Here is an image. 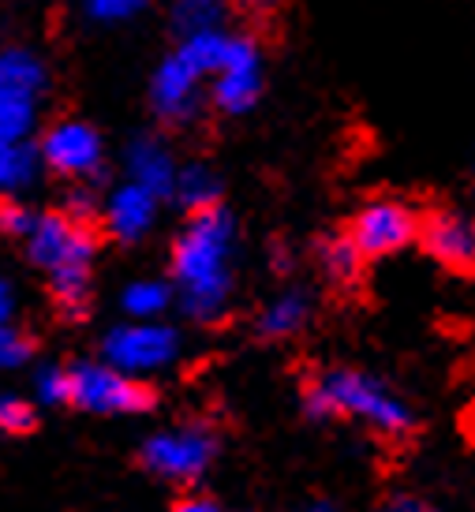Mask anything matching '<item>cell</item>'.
<instances>
[{"mask_svg":"<svg viewBox=\"0 0 475 512\" xmlns=\"http://www.w3.org/2000/svg\"><path fill=\"white\" fill-rule=\"evenodd\" d=\"M232 217L214 206L191 214L173 243V273L180 285V303L195 322H217L229 307L232 292Z\"/></svg>","mask_w":475,"mask_h":512,"instance_id":"6da1fadb","label":"cell"},{"mask_svg":"<svg viewBox=\"0 0 475 512\" xmlns=\"http://www.w3.org/2000/svg\"><path fill=\"white\" fill-rule=\"evenodd\" d=\"M303 412L318 423L352 419L378 438H408L416 430L412 408L386 382L352 367H330L303 385Z\"/></svg>","mask_w":475,"mask_h":512,"instance_id":"7a4b0ae2","label":"cell"},{"mask_svg":"<svg viewBox=\"0 0 475 512\" xmlns=\"http://www.w3.org/2000/svg\"><path fill=\"white\" fill-rule=\"evenodd\" d=\"M23 243L30 262L49 277V292L60 314L83 318L90 307V266L98 251L90 225L68 214H42Z\"/></svg>","mask_w":475,"mask_h":512,"instance_id":"3957f363","label":"cell"},{"mask_svg":"<svg viewBox=\"0 0 475 512\" xmlns=\"http://www.w3.org/2000/svg\"><path fill=\"white\" fill-rule=\"evenodd\" d=\"M68 404L87 415H143L158 404V393L146 378L109 363H75L68 367Z\"/></svg>","mask_w":475,"mask_h":512,"instance_id":"277c9868","label":"cell"},{"mask_svg":"<svg viewBox=\"0 0 475 512\" xmlns=\"http://www.w3.org/2000/svg\"><path fill=\"white\" fill-rule=\"evenodd\" d=\"M217 449H221V441H217L214 427L184 423V427H169L150 434L143 441V449H139V464L154 479L191 486L195 479H202L210 471V464L217 460Z\"/></svg>","mask_w":475,"mask_h":512,"instance_id":"5b68a950","label":"cell"},{"mask_svg":"<svg viewBox=\"0 0 475 512\" xmlns=\"http://www.w3.org/2000/svg\"><path fill=\"white\" fill-rule=\"evenodd\" d=\"M180 352L176 329L161 322H124L105 333L101 341V363L124 370L131 378H146L154 370L169 367Z\"/></svg>","mask_w":475,"mask_h":512,"instance_id":"8992f818","label":"cell"},{"mask_svg":"<svg viewBox=\"0 0 475 512\" xmlns=\"http://www.w3.org/2000/svg\"><path fill=\"white\" fill-rule=\"evenodd\" d=\"M262 94V57L251 38H229L214 75V105L221 113H247Z\"/></svg>","mask_w":475,"mask_h":512,"instance_id":"52a82bcc","label":"cell"},{"mask_svg":"<svg viewBox=\"0 0 475 512\" xmlns=\"http://www.w3.org/2000/svg\"><path fill=\"white\" fill-rule=\"evenodd\" d=\"M412 236H416V217L401 202H367L348 228V240L356 243L363 258L393 255Z\"/></svg>","mask_w":475,"mask_h":512,"instance_id":"ba28073f","label":"cell"},{"mask_svg":"<svg viewBox=\"0 0 475 512\" xmlns=\"http://www.w3.org/2000/svg\"><path fill=\"white\" fill-rule=\"evenodd\" d=\"M42 161L60 176L87 180L101 169V139L98 131L83 120H60L45 131L42 139Z\"/></svg>","mask_w":475,"mask_h":512,"instance_id":"9c48e42d","label":"cell"},{"mask_svg":"<svg viewBox=\"0 0 475 512\" xmlns=\"http://www.w3.org/2000/svg\"><path fill=\"white\" fill-rule=\"evenodd\" d=\"M206 75L191 64L188 57H173L165 60L154 75V86H150V101H154V113L165 120V124H188L191 116L199 113V83Z\"/></svg>","mask_w":475,"mask_h":512,"instance_id":"30bf717a","label":"cell"},{"mask_svg":"<svg viewBox=\"0 0 475 512\" xmlns=\"http://www.w3.org/2000/svg\"><path fill=\"white\" fill-rule=\"evenodd\" d=\"M154 217H158V199L146 187L131 184V180L124 187H116L113 195L105 199V228L120 243L143 240L150 225H154Z\"/></svg>","mask_w":475,"mask_h":512,"instance_id":"8fae6325","label":"cell"},{"mask_svg":"<svg viewBox=\"0 0 475 512\" xmlns=\"http://www.w3.org/2000/svg\"><path fill=\"white\" fill-rule=\"evenodd\" d=\"M423 247L449 270H475V221L461 214H434L423 225Z\"/></svg>","mask_w":475,"mask_h":512,"instance_id":"7c38bea8","label":"cell"},{"mask_svg":"<svg viewBox=\"0 0 475 512\" xmlns=\"http://www.w3.org/2000/svg\"><path fill=\"white\" fill-rule=\"evenodd\" d=\"M128 176L131 184L146 187L154 199H165V195H173L176 187V161L173 154L165 150V143H158V139H150V135H143V139H135V143L128 146Z\"/></svg>","mask_w":475,"mask_h":512,"instance_id":"4fadbf2b","label":"cell"},{"mask_svg":"<svg viewBox=\"0 0 475 512\" xmlns=\"http://www.w3.org/2000/svg\"><path fill=\"white\" fill-rule=\"evenodd\" d=\"M45 86V64L27 49H0V94L38 98Z\"/></svg>","mask_w":475,"mask_h":512,"instance_id":"5bb4252c","label":"cell"},{"mask_svg":"<svg viewBox=\"0 0 475 512\" xmlns=\"http://www.w3.org/2000/svg\"><path fill=\"white\" fill-rule=\"evenodd\" d=\"M307 314H311V303L303 292H285V296H277L266 311L259 314V329L262 341H285V337H296L303 326H307Z\"/></svg>","mask_w":475,"mask_h":512,"instance_id":"9a60e30c","label":"cell"},{"mask_svg":"<svg viewBox=\"0 0 475 512\" xmlns=\"http://www.w3.org/2000/svg\"><path fill=\"white\" fill-rule=\"evenodd\" d=\"M173 195L180 199L184 210L191 214H202V210H214L217 199H221V180L206 165H188V169L176 172V187Z\"/></svg>","mask_w":475,"mask_h":512,"instance_id":"2e32d148","label":"cell"},{"mask_svg":"<svg viewBox=\"0 0 475 512\" xmlns=\"http://www.w3.org/2000/svg\"><path fill=\"white\" fill-rule=\"evenodd\" d=\"M229 15L225 0H176L173 4V27L184 38H199V34H217Z\"/></svg>","mask_w":475,"mask_h":512,"instance_id":"e0dca14e","label":"cell"},{"mask_svg":"<svg viewBox=\"0 0 475 512\" xmlns=\"http://www.w3.org/2000/svg\"><path fill=\"white\" fill-rule=\"evenodd\" d=\"M360 262L363 255L356 251V243L348 240V236H326V240H318V266L337 285H352L360 277Z\"/></svg>","mask_w":475,"mask_h":512,"instance_id":"ac0fdd59","label":"cell"},{"mask_svg":"<svg viewBox=\"0 0 475 512\" xmlns=\"http://www.w3.org/2000/svg\"><path fill=\"white\" fill-rule=\"evenodd\" d=\"M169 299H173V292H169V285H161V281H131L124 288L120 303H124L131 322H158V314L169 307Z\"/></svg>","mask_w":475,"mask_h":512,"instance_id":"d6986e66","label":"cell"},{"mask_svg":"<svg viewBox=\"0 0 475 512\" xmlns=\"http://www.w3.org/2000/svg\"><path fill=\"white\" fill-rule=\"evenodd\" d=\"M38 172V154L30 143H0V191L27 187Z\"/></svg>","mask_w":475,"mask_h":512,"instance_id":"ffe728a7","label":"cell"},{"mask_svg":"<svg viewBox=\"0 0 475 512\" xmlns=\"http://www.w3.org/2000/svg\"><path fill=\"white\" fill-rule=\"evenodd\" d=\"M34 128V98L0 94V143H27Z\"/></svg>","mask_w":475,"mask_h":512,"instance_id":"44dd1931","label":"cell"},{"mask_svg":"<svg viewBox=\"0 0 475 512\" xmlns=\"http://www.w3.org/2000/svg\"><path fill=\"white\" fill-rule=\"evenodd\" d=\"M38 427V412H34V404L23 397H15V393H0V434H30V430Z\"/></svg>","mask_w":475,"mask_h":512,"instance_id":"7402d4cb","label":"cell"},{"mask_svg":"<svg viewBox=\"0 0 475 512\" xmlns=\"http://www.w3.org/2000/svg\"><path fill=\"white\" fill-rule=\"evenodd\" d=\"M34 356V341L12 322H0V370H19L27 367Z\"/></svg>","mask_w":475,"mask_h":512,"instance_id":"603a6c76","label":"cell"},{"mask_svg":"<svg viewBox=\"0 0 475 512\" xmlns=\"http://www.w3.org/2000/svg\"><path fill=\"white\" fill-rule=\"evenodd\" d=\"M34 221H38V217L30 214L23 202L0 199V236H8V240H27Z\"/></svg>","mask_w":475,"mask_h":512,"instance_id":"cb8c5ba5","label":"cell"},{"mask_svg":"<svg viewBox=\"0 0 475 512\" xmlns=\"http://www.w3.org/2000/svg\"><path fill=\"white\" fill-rule=\"evenodd\" d=\"M34 385L42 404H68V367H42Z\"/></svg>","mask_w":475,"mask_h":512,"instance_id":"d4e9b609","label":"cell"},{"mask_svg":"<svg viewBox=\"0 0 475 512\" xmlns=\"http://www.w3.org/2000/svg\"><path fill=\"white\" fill-rule=\"evenodd\" d=\"M146 0H87V8L94 19H105V23H113V19H128L143 8Z\"/></svg>","mask_w":475,"mask_h":512,"instance_id":"484cf974","label":"cell"},{"mask_svg":"<svg viewBox=\"0 0 475 512\" xmlns=\"http://www.w3.org/2000/svg\"><path fill=\"white\" fill-rule=\"evenodd\" d=\"M94 214H98V199H94V191H90V187H75L72 195H68V217L90 225Z\"/></svg>","mask_w":475,"mask_h":512,"instance_id":"4316f807","label":"cell"},{"mask_svg":"<svg viewBox=\"0 0 475 512\" xmlns=\"http://www.w3.org/2000/svg\"><path fill=\"white\" fill-rule=\"evenodd\" d=\"M169 512H225V505L210 494H184V498L173 501V509Z\"/></svg>","mask_w":475,"mask_h":512,"instance_id":"83f0119b","label":"cell"},{"mask_svg":"<svg viewBox=\"0 0 475 512\" xmlns=\"http://www.w3.org/2000/svg\"><path fill=\"white\" fill-rule=\"evenodd\" d=\"M382 512H438V509H431L427 501H416V498H401V501H389L386 509Z\"/></svg>","mask_w":475,"mask_h":512,"instance_id":"f1b7e54d","label":"cell"},{"mask_svg":"<svg viewBox=\"0 0 475 512\" xmlns=\"http://www.w3.org/2000/svg\"><path fill=\"white\" fill-rule=\"evenodd\" d=\"M12 307H15L12 288H8V281L0 277V322H8V318H12Z\"/></svg>","mask_w":475,"mask_h":512,"instance_id":"f546056e","label":"cell"},{"mask_svg":"<svg viewBox=\"0 0 475 512\" xmlns=\"http://www.w3.org/2000/svg\"><path fill=\"white\" fill-rule=\"evenodd\" d=\"M240 4H247L251 12H266V8H274V0H240Z\"/></svg>","mask_w":475,"mask_h":512,"instance_id":"4dcf8cb0","label":"cell"},{"mask_svg":"<svg viewBox=\"0 0 475 512\" xmlns=\"http://www.w3.org/2000/svg\"><path fill=\"white\" fill-rule=\"evenodd\" d=\"M300 512H333L330 505H311V509H300Z\"/></svg>","mask_w":475,"mask_h":512,"instance_id":"1f68e13d","label":"cell"}]
</instances>
